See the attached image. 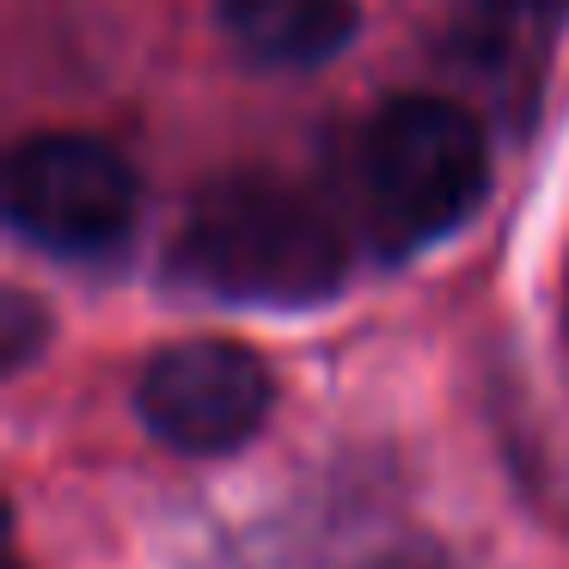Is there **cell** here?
<instances>
[{"label":"cell","instance_id":"1","mask_svg":"<svg viewBox=\"0 0 569 569\" xmlns=\"http://www.w3.org/2000/svg\"><path fill=\"white\" fill-rule=\"evenodd\" d=\"M172 276L197 295L246 307H319L343 288V233L300 190L227 178L190 202L172 239Z\"/></svg>","mask_w":569,"mask_h":569},{"label":"cell","instance_id":"2","mask_svg":"<svg viewBox=\"0 0 569 569\" xmlns=\"http://www.w3.org/2000/svg\"><path fill=\"white\" fill-rule=\"evenodd\" d=\"M361 190L386 246H429L453 233L490 190L478 117L447 99H392L361 141Z\"/></svg>","mask_w":569,"mask_h":569},{"label":"cell","instance_id":"3","mask_svg":"<svg viewBox=\"0 0 569 569\" xmlns=\"http://www.w3.org/2000/svg\"><path fill=\"white\" fill-rule=\"evenodd\" d=\"M7 221L62 258L111 251L136 227V172L92 136H31L7 160Z\"/></svg>","mask_w":569,"mask_h":569},{"label":"cell","instance_id":"4","mask_svg":"<svg viewBox=\"0 0 569 569\" xmlns=\"http://www.w3.org/2000/svg\"><path fill=\"white\" fill-rule=\"evenodd\" d=\"M136 410L148 435L178 453H227L251 441L270 417V368L258 349L227 337H190L148 361L136 386Z\"/></svg>","mask_w":569,"mask_h":569},{"label":"cell","instance_id":"5","mask_svg":"<svg viewBox=\"0 0 569 569\" xmlns=\"http://www.w3.org/2000/svg\"><path fill=\"white\" fill-rule=\"evenodd\" d=\"M221 26L263 68H319L349 50L361 13L356 0H221Z\"/></svg>","mask_w":569,"mask_h":569},{"label":"cell","instance_id":"6","mask_svg":"<svg viewBox=\"0 0 569 569\" xmlns=\"http://www.w3.org/2000/svg\"><path fill=\"white\" fill-rule=\"evenodd\" d=\"M557 13H563V0H466L459 38H466V50L483 68L508 74V68H532V56L551 38Z\"/></svg>","mask_w":569,"mask_h":569},{"label":"cell","instance_id":"7","mask_svg":"<svg viewBox=\"0 0 569 569\" xmlns=\"http://www.w3.org/2000/svg\"><path fill=\"white\" fill-rule=\"evenodd\" d=\"M38 343H43L38 300H31V295H7V307H0V356H7V368H26Z\"/></svg>","mask_w":569,"mask_h":569}]
</instances>
